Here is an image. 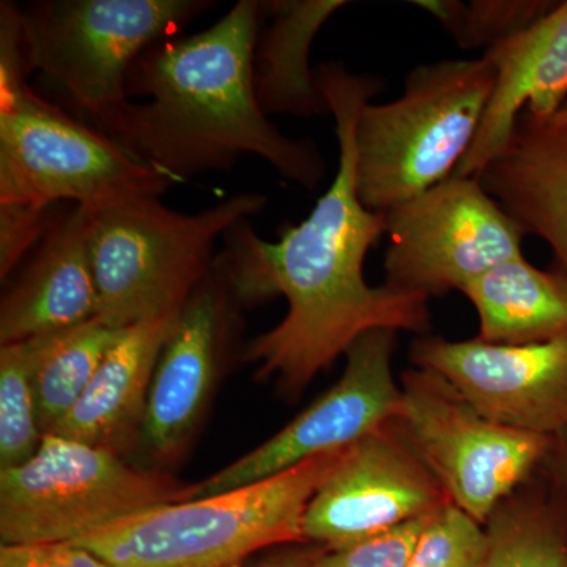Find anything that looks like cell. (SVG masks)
<instances>
[{
  "mask_svg": "<svg viewBox=\"0 0 567 567\" xmlns=\"http://www.w3.org/2000/svg\"><path fill=\"white\" fill-rule=\"evenodd\" d=\"M317 85L334 115L338 171L311 215L289 226L276 244L241 219L224 234L221 257L244 301L284 295L289 311L257 336L244 358L259 377H275L297 395L320 371L375 330L424 333L429 298L393 287L369 286L364 260L385 234V215L368 210L357 192L354 126L383 82L350 73L338 62L316 70Z\"/></svg>",
  "mask_w": 567,
  "mask_h": 567,
  "instance_id": "obj_1",
  "label": "cell"
},
{
  "mask_svg": "<svg viewBox=\"0 0 567 567\" xmlns=\"http://www.w3.org/2000/svg\"><path fill=\"white\" fill-rule=\"evenodd\" d=\"M264 2L240 0L205 31L142 52L128 73L130 103L114 140L175 183L227 173L244 155L316 192L327 174L315 142L276 128L254 89Z\"/></svg>",
  "mask_w": 567,
  "mask_h": 567,
  "instance_id": "obj_2",
  "label": "cell"
},
{
  "mask_svg": "<svg viewBox=\"0 0 567 567\" xmlns=\"http://www.w3.org/2000/svg\"><path fill=\"white\" fill-rule=\"evenodd\" d=\"M347 450L221 494L152 507L73 543L114 567H234L305 539L306 509Z\"/></svg>",
  "mask_w": 567,
  "mask_h": 567,
  "instance_id": "obj_3",
  "label": "cell"
},
{
  "mask_svg": "<svg viewBox=\"0 0 567 567\" xmlns=\"http://www.w3.org/2000/svg\"><path fill=\"white\" fill-rule=\"evenodd\" d=\"M496 84L488 55L420 65L404 93L368 103L354 126L357 192L386 213L453 177L472 148Z\"/></svg>",
  "mask_w": 567,
  "mask_h": 567,
  "instance_id": "obj_4",
  "label": "cell"
},
{
  "mask_svg": "<svg viewBox=\"0 0 567 567\" xmlns=\"http://www.w3.org/2000/svg\"><path fill=\"white\" fill-rule=\"evenodd\" d=\"M267 207L260 193H238L196 215L136 197L89 208V245L100 322L115 330L181 315L210 274L216 241Z\"/></svg>",
  "mask_w": 567,
  "mask_h": 567,
  "instance_id": "obj_5",
  "label": "cell"
},
{
  "mask_svg": "<svg viewBox=\"0 0 567 567\" xmlns=\"http://www.w3.org/2000/svg\"><path fill=\"white\" fill-rule=\"evenodd\" d=\"M207 0H40L21 10L32 71L85 123L114 140L132 99L128 73L142 52L174 39Z\"/></svg>",
  "mask_w": 567,
  "mask_h": 567,
  "instance_id": "obj_6",
  "label": "cell"
},
{
  "mask_svg": "<svg viewBox=\"0 0 567 567\" xmlns=\"http://www.w3.org/2000/svg\"><path fill=\"white\" fill-rule=\"evenodd\" d=\"M203 496L169 475L126 464L121 454L44 434L28 462L0 470L2 546L73 544L152 507Z\"/></svg>",
  "mask_w": 567,
  "mask_h": 567,
  "instance_id": "obj_7",
  "label": "cell"
},
{
  "mask_svg": "<svg viewBox=\"0 0 567 567\" xmlns=\"http://www.w3.org/2000/svg\"><path fill=\"white\" fill-rule=\"evenodd\" d=\"M0 82V204L96 208L162 197L173 178L33 92Z\"/></svg>",
  "mask_w": 567,
  "mask_h": 567,
  "instance_id": "obj_8",
  "label": "cell"
},
{
  "mask_svg": "<svg viewBox=\"0 0 567 567\" xmlns=\"http://www.w3.org/2000/svg\"><path fill=\"white\" fill-rule=\"evenodd\" d=\"M402 432L458 509L488 524L546 457L551 436L487 420L442 377L416 369L402 386Z\"/></svg>",
  "mask_w": 567,
  "mask_h": 567,
  "instance_id": "obj_9",
  "label": "cell"
},
{
  "mask_svg": "<svg viewBox=\"0 0 567 567\" xmlns=\"http://www.w3.org/2000/svg\"><path fill=\"white\" fill-rule=\"evenodd\" d=\"M385 215L386 286L442 297L522 254L524 230L477 177H453Z\"/></svg>",
  "mask_w": 567,
  "mask_h": 567,
  "instance_id": "obj_10",
  "label": "cell"
},
{
  "mask_svg": "<svg viewBox=\"0 0 567 567\" xmlns=\"http://www.w3.org/2000/svg\"><path fill=\"white\" fill-rule=\"evenodd\" d=\"M395 334L375 330L361 336L347 350L339 382L264 445L208 477L200 484L203 496L248 486L309 458L338 453L399 423L402 388L393 375Z\"/></svg>",
  "mask_w": 567,
  "mask_h": 567,
  "instance_id": "obj_11",
  "label": "cell"
},
{
  "mask_svg": "<svg viewBox=\"0 0 567 567\" xmlns=\"http://www.w3.org/2000/svg\"><path fill=\"white\" fill-rule=\"evenodd\" d=\"M398 423L347 447L306 509L303 533L336 550L451 503Z\"/></svg>",
  "mask_w": 567,
  "mask_h": 567,
  "instance_id": "obj_12",
  "label": "cell"
},
{
  "mask_svg": "<svg viewBox=\"0 0 567 567\" xmlns=\"http://www.w3.org/2000/svg\"><path fill=\"white\" fill-rule=\"evenodd\" d=\"M412 360L496 424L551 439L567 429V333L524 346L421 338Z\"/></svg>",
  "mask_w": 567,
  "mask_h": 567,
  "instance_id": "obj_13",
  "label": "cell"
},
{
  "mask_svg": "<svg viewBox=\"0 0 567 567\" xmlns=\"http://www.w3.org/2000/svg\"><path fill=\"white\" fill-rule=\"evenodd\" d=\"M237 300L216 256L210 274L182 309L153 374L141 434L153 457L169 461L181 454L199 423L227 349Z\"/></svg>",
  "mask_w": 567,
  "mask_h": 567,
  "instance_id": "obj_14",
  "label": "cell"
},
{
  "mask_svg": "<svg viewBox=\"0 0 567 567\" xmlns=\"http://www.w3.org/2000/svg\"><path fill=\"white\" fill-rule=\"evenodd\" d=\"M89 245V208L55 212L50 229L3 295L0 344H14L80 327L99 317Z\"/></svg>",
  "mask_w": 567,
  "mask_h": 567,
  "instance_id": "obj_15",
  "label": "cell"
},
{
  "mask_svg": "<svg viewBox=\"0 0 567 567\" xmlns=\"http://www.w3.org/2000/svg\"><path fill=\"white\" fill-rule=\"evenodd\" d=\"M496 84L472 148L456 177H477L513 137L522 114L555 117L567 102V0L524 32L492 48Z\"/></svg>",
  "mask_w": 567,
  "mask_h": 567,
  "instance_id": "obj_16",
  "label": "cell"
},
{
  "mask_svg": "<svg viewBox=\"0 0 567 567\" xmlns=\"http://www.w3.org/2000/svg\"><path fill=\"white\" fill-rule=\"evenodd\" d=\"M477 178L525 235L550 246L567 274V125L522 114L505 151Z\"/></svg>",
  "mask_w": 567,
  "mask_h": 567,
  "instance_id": "obj_17",
  "label": "cell"
},
{
  "mask_svg": "<svg viewBox=\"0 0 567 567\" xmlns=\"http://www.w3.org/2000/svg\"><path fill=\"white\" fill-rule=\"evenodd\" d=\"M181 315L123 328L91 385L50 434L121 454L142 434L153 374Z\"/></svg>",
  "mask_w": 567,
  "mask_h": 567,
  "instance_id": "obj_18",
  "label": "cell"
},
{
  "mask_svg": "<svg viewBox=\"0 0 567 567\" xmlns=\"http://www.w3.org/2000/svg\"><path fill=\"white\" fill-rule=\"evenodd\" d=\"M344 0L265 2L271 22L260 29L254 51V89L265 114L300 117L330 112L309 65L317 33Z\"/></svg>",
  "mask_w": 567,
  "mask_h": 567,
  "instance_id": "obj_19",
  "label": "cell"
},
{
  "mask_svg": "<svg viewBox=\"0 0 567 567\" xmlns=\"http://www.w3.org/2000/svg\"><path fill=\"white\" fill-rule=\"evenodd\" d=\"M462 292L480 317V339L494 344L546 342L567 333V274L524 256L492 268Z\"/></svg>",
  "mask_w": 567,
  "mask_h": 567,
  "instance_id": "obj_20",
  "label": "cell"
},
{
  "mask_svg": "<svg viewBox=\"0 0 567 567\" xmlns=\"http://www.w3.org/2000/svg\"><path fill=\"white\" fill-rule=\"evenodd\" d=\"M121 333L122 330L95 319L70 330L31 339L33 388L43 434H50L80 401Z\"/></svg>",
  "mask_w": 567,
  "mask_h": 567,
  "instance_id": "obj_21",
  "label": "cell"
},
{
  "mask_svg": "<svg viewBox=\"0 0 567 567\" xmlns=\"http://www.w3.org/2000/svg\"><path fill=\"white\" fill-rule=\"evenodd\" d=\"M557 2L544 0H417L465 51L486 50L505 43L546 17Z\"/></svg>",
  "mask_w": 567,
  "mask_h": 567,
  "instance_id": "obj_22",
  "label": "cell"
},
{
  "mask_svg": "<svg viewBox=\"0 0 567 567\" xmlns=\"http://www.w3.org/2000/svg\"><path fill=\"white\" fill-rule=\"evenodd\" d=\"M43 431L33 388V344L24 342L0 349V466L11 468L28 462L39 450Z\"/></svg>",
  "mask_w": 567,
  "mask_h": 567,
  "instance_id": "obj_23",
  "label": "cell"
},
{
  "mask_svg": "<svg viewBox=\"0 0 567 567\" xmlns=\"http://www.w3.org/2000/svg\"><path fill=\"white\" fill-rule=\"evenodd\" d=\"M486 567H567V547L544 507H499L488 520Z\"/></svg>",
  "mask_w": 567,
  "mask_h": 567,
  "instance_id": "obj_24",
  "label": "cell"
},
{
  "mask_svg": "<svg viewBox=\"0 0 567 567\" xmlns=\"http://www.w3.org/2000/svg\"><path fill=\"white\" fill-rule=\"evenodd\" d=\"M488 548L481 524L446 503L429 518L405 567H486Z\"/></svg>",
  "mask_w": 567,
  "mask_h": 567,
  "instance_id": "obj_25",
  "label": "cell"
},
{
  "mask_svg": "<svg viewBox=\"0 0 567 567\" xmlns=\"http://www.w3.org/2000/svg\"><path fill=\"white\" fill-rule=\"evenodd\" d=\"M432 516L434 514H429L352 546L336 548L317 558L315 567H405Z\"/></svg>",
  "mask_w": 567,
  "mask_h": 567,
  "instance_id": "obj_26",
  "label": "cell"
},
{
  "mask_svg": "<svg viewBox=\"0 0 567 567\" xmlns=\"http://www.w3.org/2000/svg\"><path fill=\"white\" fill-rule=\"evenodd\" d=\"M54 208L0 204V278H7L35 251L50 229Z\"/></svg>",
  "mask_w": 567,
  "mask_h": 567,
  "instance_id": "obj_27",
  "label": "cell"
},
{
  "mask_svg": "<svg viewBox=\"0 0 567 567\" xmlns=\"http://www.w3.org/2000/svg\"><path fill=\"white\" fill-rule=\"evenodd\" d=\"M0 567H114L73 544H21L0 548Z\"/></svg>",
  "mask_w": 567,
  "mask_h": 567,
  "instance_id": "obj_28",
  "label": "cell"
},
{
  "mask_svg": "<svg viewBox=\"0 0 567 567\" xmlns=\"http://www.w3.org/2000/svg\"><path fill=\"white\" fill-rule=\"evenodd\" d=\"M317 558L301 557V555H295V557H282L268 559V561L259 563V565L252 567H315Z\"/></svg>",
  "mask_w": 567,
  "mask_h": 567,
  "instance_id": "obj_29",
  "label": "cell"
},
{
  "mask_svg": "<svg viewBox=\"0 0 567 567\" xmlns=\"http://www.w3.org/2000/svg\"><path fill=\"white\" fill-rule=\"evenodd\" d=\"M557 439L559 442V456H561L563 477H565L567 488V429L563 434H559Z\"/></svg>",
  "mask_w": 567,
  "mask_h": 567,
  "instance_id": "obj_30",
  "label": "cell"
},
{
  "mask_svg": "<svg viewBox=\"0 0 567 567\" xmlns=\"http://www.w3.org/2000/svg\"><path fill=\"white\" fill-rule=\"evenodd\" d=\"M551 121L565 123V125H567V102L565 106H563L561 110L558 111V114L555 115V117H551Z\"/></svg>",
  "mask_w": 567,
  "mask_h": 567,
  "instance_id": "obj_31",
  "label": "cell"
}]
</instances>
